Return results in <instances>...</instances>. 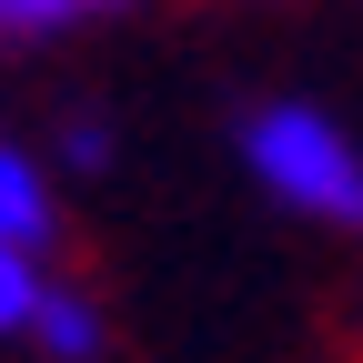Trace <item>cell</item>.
<instances>
[{
	"label": "cell",
	"instance_id": "6da1fadb",
	"mask_svg": "<svg viewBox=\"0 0 363 363\" xmlns=\"http://www.w3.org/2000/svg\"><path fill=\"white\" fill-rule=\"evenodd\" d=\"M242 172L262 182L283 212L303 222H333V233H363V142L313 111V101H272L242 121Z\"/></svg>",
	"mask_w": 363,
	"mask_h": 363
},
{
	"label": "cell",
	"instance_id": "7a4b0ae2",
	"mask_svg": "<svg viewBox=\"0 0 363 363\" xmlns=\"http://www.w3.org/2000/svg\"><path fill=\"white\" fill-rule=\"evenodd\" d=\"M51 242V192H40V172L0 142V252H40Z\"/></svg>",
	"mask_w": 363,
	"mask_h": 363
},
{
	"label": "cell",
	"instance_id": "3957f363",
	"mask_svg": "<svg viewBox=\"0 0 363 363\" xmlns=\"http://www.w3.org/2000/svg\"><path fill=\"white\" fill-rule=\"evenodd\" d=\"M30 343H40V353H61V363H81V353H101V313H91L81 293H40Z\"/></svg>",
	"mask_w": 363,
	"mask_h": 363
},
{
	"label": "cell",
	"instance_id": "277c9868",
	"mask_svg": "<svg viewBox=\"0 0 363 363\" xmlns=\"http://www.w3.org/2000/svg\"><path fill=\"white\" fill-rule=\"evenodd\" d=\"M40 272H30V252H0V333H30V313H40Z\"/></svg>",
	"mask_w": 363,
	"mask_h": 363
},
{
	"label": "cell",
	"instance_id": "5b68a950",
	"mask_svg": "<svg viewBox=\"0 0 363 363\" xmlns=\"http://www.w3.org/2000/svg\"><path fill=\"white\" fill-rule=\"evenodd\" d=\"M91 11H71V0H0V40H51V30H81Z\"/></svg>",
	"mask_w": 363,
	"mask_h": 363
}]
</instances>
